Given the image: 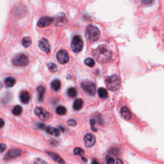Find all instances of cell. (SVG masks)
Here are the masks:
<instances>
[{
    "mask_svg": "<svg viewBox=\"0 0 164 164\" xmlns=\"http://www.w3.org/2000/svg\"><path fill=\"white\" fill-rule=\"evenodd\" d=\"M56 112H57V113L58 114L62 115H65L66 114L67 110H66V108H65V107L60 105V106H59V107L57 108Z\"/></svg>",
    "mask_w": 164,
    "mask_h": 164,
    "instance_id": "484cf974",
    "label": "cell"
},
{
    "mask_svg": "<svg viewBox=\"0 0 164 164\" xmlns=\"http://www.w3.org/2000/svg\"><path fill=\"white\" fill-rule=\"evenodd\" d=\"M83 100L80 98L76 99L75 100L73 103V108L74 110H80L82 108V107H83Z\"/></svg>",
    "mask_w": 164,
    "mask_h": 164,
    "instance_id": "e0dca14e",
    "label": "cell"
},
{
    "mask_svg": "<svg viewBox=\"0 0 164 164\" xmlns=\"http://www.w3.org/2000/svg\"><path fill=\"white\" fill-rule=\"evenodd\" d=\"M81 159H82V160H84V161H85V162H87V159H85V158H83V156H82V157H81Z\"/></svg>",
    "mask_w": 164,
    "mask_h": 164,
    "instance_id": "ab89813d",
    "label": "cell"
},
{
    "mask_svg": "<svg viewBox=\"0 0 164 164\" xmlns=\"http://www.w3.org/2000/svg\"><path fill=\"white\" fill-rule=\"evenodd\" d=\"M84 141L86 147H91L96 143V138L91 133H87L84 136Z\"/></svg>",
    "mask_w": 164,
    "mask_h": 164,
    "instance_id": "30bf717a",
    "label": "cell"
},
{
    "mask_svg": "<svg viewBox=\"0 0 164 164\" xmlns=\"http://www.w3.org/2000/svg\"><path fill=\"white\" fill-rule=\"evenodd\" d=\"M67 19L65 16V15L63 14H61V16H59L57 17V19L55 21L56 25L57 24H60V25H62L63 23H65L67 22Z\"/></svg>",
    "mask_w": 164,
    "mask_h": 164,
    "instance_id": "7402d4cb",
    "label": "cell"
},
{
    "mask_svg": "<svg viewBox=\"0 0 164 164\" xmlns=\"http://www.w3.org/2000/svg\"><path fill=\"white\" fill-rule=\"evenodd\" d=\"M37 91L39 94V97H38V99H39V102H42L44 100V94L45 92V88L43 86H39L37 87Z\"/></svg>",
    "mask_w": 164,
    "mask_h": 164,
    "instance_id": "2e32d148",
    "label": "cell"
},
{
    "mask_svg": "<svg viewBox=\"0 0 164 164\" xmlns=\"http://www.w3.org/2000/svg\"><path fill=\"white\" fill-rule=\"evenodd\" d=\"M83 42L80 36L76 35L72 38L71 48L74 53H79L83 49Z\"/></svg>",
    "mask_w": 164,
    "mask_h": 164,
    "instance_id": "5b68a950",
    "label": "cell"
},
{
    "mask_svg": "<svg viewBox=\"0 0 164 164\" xmlns=\"http://www.w3.org/2000/svg\"><path fill=\"white\" fill-rule=\"evenodd\" d=\"M98 94L100 98L103 99H106L108 98V92L104 88H99L98 89Z\"/></svg>",
    "mask_w": 164,
    "mask_h": 164,
    "instance_id": "ffe728a7",
    "label": "cell"
},
{
    "mask_svg": "<svg viewBox=\"0 0 164 164\" xmlns=\"http://www.w3.org/2000/svg\"><path fill=\"white\" fill-rule=\"evenodd\" d=\"M92 55L99 62L105 63L111 59L112 53L106 45H101L92 51Z\"/></svg>",
    "mask_w": 164,
    "mask_h": 164,
    "instance_id": "6da1fadb",
    "label": "cell"
},
{
    "mask_svg": "<svg viewBox=\"0 0 164 164\" xmlns=\"http://www.w3.org/2000/svg\"><path fill=\"white\" fill-rule=\"evenodd\" d=\"M22 112H23V108L22 107H21L20 105L16 106L12 110V113L15 115H19L22 114Z\"/></svg>",
    "mask_w": 164,
    "mask_h": 164,
    "instance_id": "cb8c5ba5",
    "label": "cell"
},
{
    "mask_svg": "<svg viewBox=\"0 0 164 164\" xmlns=\"http://www.w3.org/2000/svg\"><path fill=\"white\" fill-rule=\"evenodd\" d=\"M20 100L24 104L28 103L30 100V96L28 92H27L26 90L22 91L20 94Z\"/></svg>",
    "mask_w": 164,
    "mask_h": 164,
    "instance_id": "9a60e30c",
    "label": "cell"
},
{
    "mask_svg": "<svg viewBox=\"0 0 164 164\" xmlns=\"http://www.w3.org/2000/svg\"><path fill=\"white\" fill-rule=\"evenodd\" d=\"M85 63L88 66L90 67V68H92V67L94 66L95 65V62L91 58H87V59H85Z\"/></svg>",
    "mask_w": 164,
    "mask_h": 164,
    "instance_id": "83f0119b",
    "label": "cell"
},
{
    "mask_svg": "<svg viewBox=\"0 0 164 164\" xmlns=\"http://www.w3.org/2000/svg\"><path fill=\"white\" fill-rule=\"evenodd\" d=\"M74 154H76V155H80V156H82L85 154V152L83 150H82V149H81L80 147H76V148L74 149Z\"/></svg>",
    "mask_w": 164,
    "mask_h": 164,
    "instance_id": "f1b7e54d",
    "label": "cell"
},
{
    "mask_svg": "<svg viewBox=\"0 0 164 164\" xmlns=\"http://www.w3.org/2000/svg\"><path fill=\"white\" fill-rule=\"evenodd\" d=\"M57 59L59 63H62V64H65V63L69 62V57L66 51L62 50H60L59 52L57 53Z\"/></svg>",
    "mask_w": 164,
    "mask_h": 164,
    "instance_id": "ba28073f",
    "label": "cell"
},
{
    "mask_svg": "<svg viewBox=\"0 0 164 164\" xmlns=\"http://www.w3.org/2000/svg\"><path fill=\"white\" fill-rule=\"evenodd\" d=\"M142 3L144 5H151L153 3L154 0H141Z\"/></svg>",
    "mask_w": 164,
    "mask_h": 164,
    "instance_id": "836d02e7",
    "label": "cell"
},
{
    "mask_svg": "<svg viewBox=\"0 0 164 164\" xmlns=\"http://www.w3.org/2000/svg\"><path fill=\"white\" fill-rule=\"evenodd\" d=\"M5 87L7 88H10V87H12L15 83H16V79L13 77H8L5 80Z\"/></svg>",
    "mask_w": 164,
    "mask_h": 164,
    "instance_id": "ac0fdd59",
    "label": "cell"
},
{
    "mask_svg": "<svg viewBox=\"0 0 164 164\" xmlns=\"http://www.w3.org/2000/svg\"><path fill=\"white\" fill-rule=\"evenodd\" d=\"M68 124L71 126H75L77 124V123L74 119H69V121H68Z\"/></svg>",
    "mask_w": 164,
    "mask_h": 164,
    "instance_id": "4dcf8cb0",
    "label": "cell"
},
{
    "mask_svg": "<svg viewBox=\"0 0 164 164\" xmlns=\"http://www.w3.org/2000/svg\"><path fill=\"white\" fill-rule=\"evenodd\" d=\"M105 82L107 89L111 91H117L121 87L120 78L116 74L106 78Z\"/></svg>",
    "mask_w": 164,
    "mask_h": 164,
    "instance_id": "7a4b0ae2",
    "label": "cell"
},
{
    "mask_svg": "<svg viewBox=\"0 0 164 164\" xmlns=\"http://www.w3.org/2000/svg\"><path fill=\"white\" fill-rule=\"evenodd\" d=\"M22 154V151L20 150H10L8 151V153H7V155H6L5 159L6 160H10V159H14L16 158L19 157Z\"/></svg>",
    "mask_w": 164,
    "mask_h": 164,
    "instance_id": "8fae6325",
    "label": "cell"
},
{
    "mask_svg": "<svg viewBox=\"0 0 164 164\" xmlns=\"http://www.w3.org/2000/svg\"><path fill=\"white\" fill-rule=\"evenodd\" d=\"M45 131H46L48 133L54 136H60V132L59 131V130H57L55 127H51V126H47L46 129H45Z\"/></svg>",
    "mask_w": 164,
    "mask_h": 164,
    "instance_id": "d6986e66",
    "label": "cell"
},
{
    "mask_svg": "<svg viewBox=\"0 0 164 164\" xmlns=\"http://www.w3.org/2000/svg\"><path fill=\"white\" fill-rule=\"evenodd\" d=\"M51 87L54 91H58L60 89V87H61V83H60V80H54L51 82Z\"/></svg>",
    "mask_w": 164,
    "mask_h": 164,
    "instance_id": "44dd1931",
    "label": "cell"
},
{
    "mask_svg": "<svg viewBox=\"0 0 164 164\" xmlns=\"http://www.w3.org/2000/svg\"><path fill=\"white\" fill-rule=\"evenodd\" d=\"M85 37L90 42H95L100 37L99 30L93 25H89L86 28Z\"/></svg>",
    "mask_w": 164,
    "mask_h": 164,
    "instance_id": "3957f363",
    "label": "cell"
},
{
    "mask_svg": "<svg viewBox=\"0 0 164 164\" xmlns=\"http://www.w3.org/2000/svg\"><path fill=\"white\" fill-rule=\"evenodd\" d=\"M22 44L25 48H28L32 44V39L29 37H24L22 40Z\"/></svg>",
    "mask_w": 164,
    "mask_h": 164,
    "instance_id": "603a6c76",
    "label": "cell"
},
{
    "mask_svg": "<svg viewBox=\"0 0 164 164\" xmlns=\"http://www.w3.org/2000/svg\"><path fill=\"white\" fill-rule=\"evenodd\" d=\"M4 125V122H3V120L2 119H1V127H2Z\"/></svg>",
    "mask_w": 164,
    "mask_h": 164,
    "instance_id": "f35d334b",
    "label": "cell"
},
{
    "mask_svg": "<svg viewBox=\"0 0 164 164\" xmlns=\"http://www.w3.org/2000/svg\"><path fill=\"white\" fill-rule=\"evenodd\" d=\"M116 164H123V162L119 159H117V162H116Z\"/></svg>",
    "mask_w": 164,
    "mask_h": 164,
    "instance_id": "74e56055",
    "label": "cell"
},
{
    "mask_svg": "<svg viewBox=\"0 0 164 164\" xmlns=\"http://www.w3.org/2000/svg\"><path fill=\"white\" fill-rule=\"evenodd\" d=\"M68 94L70 98H74L77 95V90L74 87L69 88L68 90Z\"/></svg>",
    "mask_w": 164,
    "mask_h": 164,
    "instance_id": "d4e9b609",
    "label": "cell"
},
{
    "mask_svg": "<svg viewBox=\"0 0 164 164\" xmlns=\"http://www.w3.org/2000/svg\"><path fill=\"white\" fill-rule=\"evenodd\" d=\"M81 87L86 91L87 93H89L90 95L94 96L95 95L96 92V87L95 84L92 82L89 81H85L81 83Z\"/></svg>",
    "mask_w": 164,
    "mask_h": 164,
    "instance_id": "8992f818",
    "label": "cell"
},
{
    "mask_svg": "<svg viewBox=\"0 0 164 164\" xmlns=\"http://www.w3.org/2000/svg\"><path fill=\"white\" fill-rule=\"evenodd\" d=\"M39 46L40 49L43 51L44 52L49 53L50 51V45L49 44V42L45 39H42L39 42Z\"/></svg>",
    "mask_w": 164,
    "mask_h": 164,
    "instance_id": "7c38bea8",
    "label": "cell"
},
{
    "mask_svg": "<svg viewBox=\"0 0 164 164\" xmlns=\"http://www.w3.org/2000/svg\"><path fill=\"white\" fill-rule=\"evenodd\" d=\"M1 153H3L5 150L6 149V145L4 144H1Z\"/></svg>",
    "mask_w": 164,
    "mask_h": 164,
    "instance_id": "d590c367",
    "label": "cell"
},
{
    "mask_svg": "<svg viewBox=\"0 0 164 164\" xmlns=\"http://www.w3.org/2000/svg\"><path fill=\"white\" fill-rule=\"evenodd\" d=\"M29 62V58L28 55L24 53L18 54L15 56L12 59V63L16 66H25Z\"/></svg>",
    "mask_w": 164,
    "mask_h": 164,
    "instance_id": "277c9868",
    "label": "cell"
},
{
    "mask_svg": "<svg viewBox=\"0 0 164 164\" xmlns=\"http://www.w3.org/2000/svg\"><path fill=\"white\" fill-rule=\"evenodd\" d=\"M36 126H37L39 128L42 129V130H45V129H46V127H47V126L43 123H38L36 124Z\"/></svg>",
    "mask_w": 164,
    "mask_h": 164,
    "instance_id": "d6a6232c",
    "label": "cell"
},
{
    "mask_svg": "<svg viewBox=\"0 0 164 164\" xmlns=\"http://www.w3.org/2000/svg\"><path fill=\"white\" fill-rule=\"evenodd\" d=\"M45 153H46L48 155L50 156L54 161H56V162H57L58 163H59L60 164L65 163L64 160H63L62 158L60 157L59 154L53 153V152H50V151H45Z\"/></svg>",
    "mask_w": 164,
    "mask_h": 164,
    "instance_id": "4fadbf2b",
    "label": "cell"
},
{
    "mask_svg": "<svg viewBox=\"0 0 164 164\" xmlns=\"http://www.w3.org/2000/svg\"><path fill=\"white\" fill-rule=\"evenodd\" d=\"M53 21L54 19L50 17H41L38 21L37 25L39 27H41V28H45V27L49 26L50 25H51V23Z\"/></svg>",
    "mask_w": 164,
    "mask_h": 164,
    "instance_id": "9c48e42d",
    "label": "cell"
},
{
    "mask_svg": "<svg viewBox=\"0 0 164 164\" xmlns=\"http://www.w3.org/2000/svg\"><path fill=\"white\" fill-rule=\"evenodd\" d=\"M35 114L42 121H47L50 117L49 112L42 107H36L35 108Z\"/></svg>",
    "mask_w": 164,
    "mask_h": 164,
    "instance_id": "52a82bcc",
    "label": "cell"
},
{
    "mask_svg": "<svg viewBox=\"0 0 164 164\" xmlns=\"http://www.w3.org/2000/svg\"><path fill=\"white\" fill-rule=\"evenodd\" d=\"M95 123H96V121L94 119H90V126H91V129L92 130V131L94 132H97V128L95 127Z\"/></svg>",
    "mask_w": 164,
    "mask_h": 164,
    "instance_id": "f546056e",
    "label": "cell"
},
{
    "mask_svg": "<svg viewBox=\"0 0 164 164\" xmlns=\"http://www.w3.org/2000/svg\"><path fill=\"white\" fill-rule=\"evenodd\" d=\"M48 68L51 72H55L57 71V66L54 63H49L48 64Z\"/></svg>",
    "mask_w": 164,
    "mask_h": 164,
    "instance_id": "4316f807",
    "label": "cell"
},
{
    "mask_svg": "<svg viewBox=\"0 0 164 164\" xmlns=\"http://www.w3.org/2000/svg\"><path fill=\"white\" fill-rule=\"evenodd\" d=\"M114 159L113 158L110 157L107 160V164H114Z\"/></svg>",
    "mask_w": 164,
    "mask_h": 164,
    "instance_id": "e575fe53",
    "label": "cell"
},
{
    "mask_svg": "<svg viewBox=\"0 0 164 164\" xmlns=\"http://www.w3.org/2000/svg\"><path fill=\"white\" fill-rule=\"evenodd\" d=\"M34 164H47L44 160L41 158H37L34 161Z\"/></svg>",
    "mask_w": 164,
    "mask_h": 164,
    "instance_id": "1f68e13d",
    "label": "cell"
},
{
    "mask_svg": "<svg viewBox=\"0 0 164 164\" xmlns=\"http://www.w3.org/2000/svg\"><path fill=\"white\" fill-rule=\"evenodd\" d=\"M92 164H99L98 160H96V159H94L92 162Z\"/></svg>",
    "mask_w": 164,
    "mask_h": 164,
    "instance_id": "8d00e7d4",
    "label": "cell"
},
{
    "mask_svg": "<svg viewBox=\"0 0 164 164\" xmlns=\"http://www.w3.org/2000/svg\"><path fill=\"white\" fill-rule=\"evenodd\" d=\"M121 114L122 115L123 117L125 119L128 120L131 119L132 117V113L130 112V109L126 107H123L121 110Z\"/></svg>",
    "mask_w": 164,
    "mask_h": 164,
    "instance_id": "5bb4252c",
    "label": "cell"
}]
</instances>
